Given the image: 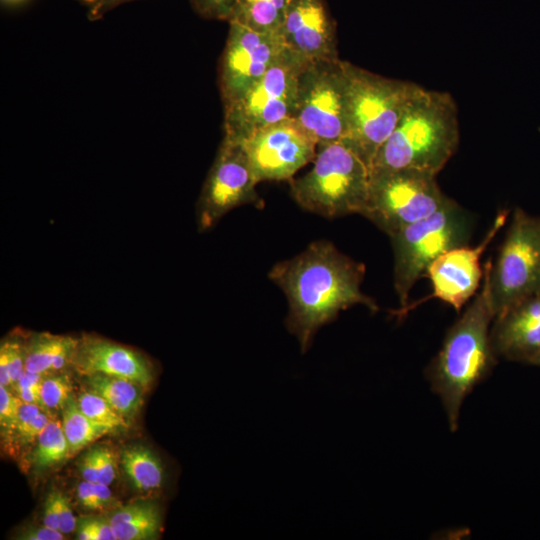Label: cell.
Wrapping results in <instances>:
<instances>
[{"instance_id":"6da1fadb","label":"cell","mask_w":540,"mask_h":540,"mask_svg":"<svg viewBox=\"0 0 540 540\" xmlns=\"http://www.w3.org/2000/svg\"><path fill=\"white\" fill-rule=\"evenodd\" d=\"M365 266L342 254L329 241L311 243L297 256L276 263L269 278L285 293L289 312L287 329L306 352L318 330L339 312L362 304L378 310L376 302L360 289Z\"/></svg>"},{"instance_id":"7a4b0ae2","label":"cell","mask_w":540,"mask_h":540,"mask_svg":"<svg viewBox=\"0 0 540 540\" xmlns=\"http://www.w3.org/2000/svg\"><path fill=\"white\" fill-rule=\"evenodd\" d=\"M492 262L484 264L480 291L448 330L442 347L426 370L432 391L440 398L448 424L456 431L461 406L496 363L490 338L495 315L490 292Z\"/></svg>"},{"instance_id":"3957f363","label":"cell","mask_w":540,"mask_h":540,"mask_svg":"<svg viewBox=\"0 0 540 540\" xmlns=\"http://www.w3.org/2000/svg\"><path fill=\"white\" fill-rule=\"evenodd\" d=\"M459 142L458 111L448 92L419 87L377 151L371 173L415 170L436 176Z\"/></svg>"},{"instance_id":"277c9868","label":"cell","mask_w":540,"mask_h":540,"mask_svg":"<svg viewBox=\"0 0 540 540\" xmlns=\"http://www.w3.org/2000/svg\"><path fill=\"white\" fill-rule=\"evenodd\" d=\"M347 129L343 140L371 169L419 85L389 79L343 60Z\"/></svg>"},{"instance_id":"5b68a950","label":"cell","mask_w":540,"mask_h":540,"mask_svg":"<svg viewBox=\"0 0 540 540\" xmlns=\"http://www.w3.org/2000/svg\"><path fill=\"white\" fill-rule=\"evenodd\" d=\"M289 182L292 198L309 212L326 218L362 215L368 201L370 168L339 140L319 147L312 169Z\"/></svg>"},{"instance_id":"8992f818","label":"cell","mask_w":540,"mask_h":540,"mask_svg":"<svg viewBox=\"0 0 540 540\" xmlns=\"http://www.w3.org/2000/svg\"><path fill=\"white\" fill-rule=\"evenodd\" d=\"M471 218L454 200L390 236L394 251V286L401 309L428 266L444 252L467 245Z\"/></svg>"},{"instance_id":"52a82bcc","label":"cell","mask_w":540,"mask_h":540,"mask_svg":"<svg viewBox=\"0 0 540 540\" xmlns=\"http://www.w3.org/2000/svg\"><path fill=\"white\" fill-rule=\"evenodd\" d=\"M451 199L440 190L435 176L415 170L370 174L363 216L389 236L428 217Z\"/></svg>"},{"instance_id":"ba28073f","label":"cell","mask_w":540,"mask_h":540,"mask_svg":"<svg viewBox=\"0 0 540 540\" xmlns=\"http://www.w3.org/2000/svg\"><path fill=\"white\" fill-rule=\"evenodd\" d=\"M538 290L540 216H533L517 207L490 270V292L495 318Z\"/></svg>"},{"instance_id":"9c48e42d","label":"cell","mask_w":540,"mask_h":540,"mask_svg":"<svg viewBox=\"0 0 540 540\" xmlns=\"http://www.w3.org/2000/svg\"><path fill=\"white\" fill-rule=\"evenodd\" d=\"M305 62L290 51L244 94L224 106V137L244 141L255 131L293 118Z\"/></svg>"},{"instance_id":"30bf717a","label":"cell","mask_w":540,"mask_h":540,"mask_svg":"<svg viewBox=\"0 0 540 540\" xmlns=\"http://www.w3.org/2000/svg\"><path fill=\"white\" fill-rule=\"evenodd\" d=\"M318 148L344 138L347 129L343 60L308 62L298 78L293 115Z\"/></svg>"},{"instance_id":"8fae6325","label":"cell","mask_w":540,"mask_h":540,"mask_svg":"<svg viewBox=\"0 0 540 540\" xmlns=\"http://www.w3.org/2000/svg\"><path fill=\"white\" fill-rule=\"evenodd\" d=\"M257 184L242 142L223 137L197 202L198 230L213 228L236 207L252 204L263 208Z\"/></svg>"},{"instance_id":"7c38bea8","label":"cell","mask_w":540,"mask_h":540,"mask_svg":"<svg viewBox=\"0 0 540 540\" xmlns=\"http://www.w3.org/2000/svg\"><path fill=\"white\" fill-rule=\"evenodd\" d=\"M288 53L279 34L261 33L229 22L218 74L223 106L244 94Z\"/></svg>"},{"instance_id":"4fadbf2b","label":"cell","mask_w":540,"mask_h":540,"mask_svg":"<svg viewBox=\"0 0 540 540\" xmlns=\"http://www.w3.org/2000/svg\"><path fill=\"white\" fill-rule=\"evenodd\" d=\"M242 144L257 183L290 181L299 169L315 160L318 148L293 118L255 131Z\"/></svg>"},{"instance_id":"5bb4252c","label":"cell","mask_w":540,"mask_h":540,"mask_svg":"<svg viewBox=\"0 0 540 540\" xmlns=\"http://www.w3.org/2000/svg\"><path fill=\"white\" fill-rule=\"evenodd\" d=\"M509 211L502 210L494 219L482 241L475 247L467 245L452 248L436 258L427 268L425 277L432 284L430 298L450 304L457 312L477 292L484 277L480 259L488 245L505 224Z\"/></svg>"},{"instance_id":"9a60e30c","label":"cell","mask_w":540,"mask_h":540,"mask_svg":"<svg viewBox=\"0 0 540 540\" xmlns=\"http://www.w3.org/2000/svg\"><path fill=\"white\" fill-rule=\"evenodd\" d=\"M279 35L305 62L338 59L336 24L325 0H290Z\"/></svg>"},{"instance_id":"2e32d148","label":"cell","mask_w":540,"mask_h":540,"mask_svg":"<svg viewBox=\"0 0 540 540\" xmlns=\"http://www.w3.org/2000/svg\"><path fill=\"white\" fill-rule=\"evenodd\" d=\"M490 338L496 356L530 364L540 354V290L496 317Z\"/></svg>"},{"instance_id":"e0dca14e","label":"cell","mask_w":540,"mask_h":540,"mask_svg":"<svg viewBox=\"0 0 540 540\" xmlns=\"http://www.w3.org/2000/svg\"><path fill=\"white\" fill-rule=\"evenodd\" d=\"M80 376L105 374L130 379L148 387L152 370L139 352L95 335L79 337L71 366Z\"/></svg>"},{"instance_id":"ac0fdd59","label":"cell","mask_w":540,"mask_h":540,"mask_svg":"<svg viewBox=\"0 0 540 540\" xmlns=\"http://www.w3.org/2000/svg\"><path fill=\"white\" fill-rule=\"evenodd\" d=\"M79 338L70 335L34 333L26 340L25 370L40 374L63 372L72 360Z\"/></svg>"},{"instance_id":"d6986e66","label":"cell","mask_w":540,"mask_h":540,"mask_svg":"<svg viewBox=\"0 0 540 540\" xmlns=\"http://www.w3.org/2000/svg\"><path fill=\"white\" fill-rule=\"evenodd\" d=\"M108 519L116 540L156 539L162 528L160 508L150 500L121 506Z\"/></svg>"},{"instance_id":"ffe728a7","label":"cell","mask_w":540,"mask_h":540,"mask_svg":"<svg viewBox=\"0 0 540 540\" xmlns=\"http://www.w3.org/2000/svg\"><path fill=\"white\" fill-rule=\"evenodd\" d=\"M90 391L103 397L122 416L136 413L142 405L143 387L130 379L92 374L84 376Z\"/></svg>"},{"instance_id":"44dd1931","label":"cell","mask_w":540,"mask_h":540,"mask_svg":"<svg viewBox=\"0 0 540 540\" xmlns=\"http://www.w3.org/2000/svg\"><path fill=\"white\" fill-rule=\"evenodd\" d=\"M290 0H239L229 22L248 29L279 34Z\"/></svg>"},{"instance_id":"7402d4cb","label":"cell","mask_w":540,"mask_h":540,"mask_svg":"<svg viewBox=\"0 0 540 540\" xmlns=\"http://www.w3.org/2000/svg\"><path fill=\"white\" fill-rule=\"evenodd\" d=\"M120 463L137 490L147 492L162 486L164 470L161 461L149 448L142 445L125 448Z\"/></svg>"},{"instance_id":"603a6c76","label":"cell","mask_w":540,"mask_h":540,"mask_svg":"<svg viewBox=\"0 0 540 540\" xmlns=\"http://www.w3.org/2000/svg\"><path fill=\"white\" fill-rule=\"evenodd\" d=\"M62 428L67 439L70 454H74L96 439L116 429L95 422L82 413L73 395L62 408Z\"/></svg>"},{"instance_id":"cb8c5ba5","label":"cell","mask_w":540,"mask_h":540,"mask_svg":"<svg viewBox=\"0 0 540 540\" xmlns=\"http://www.w3.org/2000/svg\"><path fill=\"white\" fill-rule=\"evenodd\" d=\"M33 465L37 471H45L61 463L70 455L62 422L51 419L37 438Z\"/></svg>"},{"instance_id":"d4e9b609","label":"cell","mask_w":540,"mask_h":540,"mask_svg":"<svg viewBox=\"0 0 540 540\" xmlns=\"http://www.w3.org/2000/svg\"><path fill=\"white\" fill-rule=\"evenodd\" d=\"M77 405L84 415L95 422L115 429L127 427L125 417L93 391L81 392L77 398Z\"/></svg>"},{"instance_id":"484cf974","label":"cell","mask_w":540,"mask_h":540,"mask_svg":"<svg viewBox=\"0 0 540 540\" xmlns=\"http://www.w3.org/2000/svg\"><path fill=\"white\" fill-rule=\"evenodd\" d=\"M72 381L63 372L47 374L40 385L41 406L44 410H59L72 395Z\"/></svg>"},{"instance_id":"4316f807","label":"cell","mask_w":540,"mask_h":540,"mask_svg":"<svg viewBox=\"0 0 540 540\" xmlns=\"http://www.w3.org/2000/svg\"><path fill=\"white\" fill-rule=\"evenodd\" d=\"M77 538L80 540H116L109 519L82 517L77 520Z\"/></svg>"},{"instance_id":"83f0119b","label":"cell","mask_w":540,"mask_h":540,"mask_svg":"<svg viewBox=\"0 0 540 540\" xmlns=\"http://www.w3.org/2000/svg\"><path fill=\"white\" fill-rule=\"evenodd\" d=\"M239 0H189L202 18L229 21Z\"/></svg>"},{"instance_id":"f1b7e54d","label":"cell","mask_w":540,"mask_h":540,"mask_svg":"<svg viewBox=\"0 0 540 540\" xmlns=\"http://www.w3.org/2000/svg\"><path fill=\"white\" fill-rule=\"evenodd\" d=\"M1 346L8 355L11 383L14 386L25 372L26 341L11 338L2 342Z\"/></svg>"},{"instance_id":"f546056e","label":"cell","mask_w":540,"mask_h":540,"mask_svg":"<svg viewBox=\"0 0 540 540\" xmlns=\"http://www.w3.org/2000/svg\"><path fill=\"white\" fill-rule=\"evenodd\" d=\"M50 420L51 418L44 410L30 421L14 428L12 431L15 433L17 440L21 444H29L38 438L39 434L46 427Z\"/></svg>"},{"instance_id":"4dcf8cb0","label":"cell","mask_w":540,"mask_h":540,"mask_svg":"<svg viewBox=\"0 0 540 540\" xmlns=\"http://www.w3.org/2000/svg\"><path fill=\"white\" fill-rule=\"evenodd\" d=\"M98 467V482L110 485L115 479L116 459L115 454L109 447H95Z\"/></svg>"},{"instance_id":"1f68e13d","label":"cell","mask_w":540,"mask_h":540,"mask_svg":"<svg viewBox=\"0 0 540 540\" xmlns=\"http://www.w3.org/2000/svg\"><path fill=\"white\" fill-rule=\"evenodd\" d=\"M20 399L9 393L5 386L0 385V422L6 429H13Z\"/></svg>"},{"instance_id":"d6a6232c","label":"cell","mask_w":540,"mask_h":540,"mask_svg":"<svg viewBox=\"0 0 540 540\" xmlns=\"http://www.w3.org/2000/svg\"><path fill=\"white\" fill-rule=\"evenodd\" d=\"M58 526L63 534H70L77 527V519L73 515L71 504L60 491H58Z\"/></svg>"},{"instance_id":"836d02e7","label":"cell","mask_w":540,"mask_h":540,"mask_svg":"<svg viewBox=\"0 0 540 540\" xmlns=\"http://www.w3.org/2000/svg\"><path fill=\"white\" fill-rule=\"evenodd\" d=\"M64 534L56 529L43 526L30 527L25 529L19 536L21 540H62Z\"/></svg>"},{"instance_id":"e575fe53","label":"cell","mask_w":540,"mask_h":540,"mask_svg":"<svg viewBox=\"0 0 540 540\" xmlns=\"http://www.w3.org/2000/svg\"><path fill=\"white\" fill-rule=\"evenodd\" d=\"M79 472L83 480L92 483L98 482V467L95 448L89 450L81 458L79 462Z\"/></svg>"},{"instance_id":"d590c367","label":"cell","mask_w":540,"mask_h":540,"mask_svg":"<svg viewBox=\"0 0 540 540\" xmlns=\"http://www.w3.org/2000/svg\"><path fill=\"white\" fill-rule=\"evenodd\" d=\"M43 524L49 528L59 530L58 526V490L49 493L44 504Z\"/></svg>"},{"instance_id":"8d00e7d4","label":"cell","mask_w":540,"mask_h":540,"mask_svg":"<svg viewBox=\"0 0 540 540\" xmlns=\"http://www.w3.org/2000/svg\"><path fill=\"white\" fill-rule=\"evenodd\" d=\"M78 500L80 504L90 510H100V504L95 492L94 483L85 481L78 486Z\"/></svg>"},{"instance_id":"74e56055","label":"cell","mask_w":540,"mask_h":540,"mask_svg":"<svg viewBox=\"0 0 540 540\" xmlns=\"http://www.w3.org/2000/svg\"><path fill=\"white\" fill-rule=\"evenodd\" d=\"M136 0H97L92 5H90L88 11V18L90 20H98L102 18L106 13L110 12L112 9Z\"/></svg>"},{"instance_id":"f35d334b","label":"cell","mask_w":540,"mask_h":540,"mask_svg":"<svg viewBox=\"0 0 540 540\" xmlns=\"http://www.w3.org/2000/svg\"><path fill=\"white\" fill-rule=\"evenodd\" d=\"M17 397L26 403L38 404L41 406L40 386L20 387L14 386Z\"/></svg>"},{"instance_id":"ab89813d","label":"cell","mask_w":540,"mask_h":540,"mask_svg":"<svg viewBox=\"0 0 540 540\" xmlns=\"http://www.w3.org/2000/svg\"><path fill=\"white\" fill-rule=\"evenodd\" d=\"M95 492L100 504L101 509L109 507L115 503L112 492L109 489V485H105L99 482L94 483Z\"/></svg>"},{"instance_id":"60d3db41","label":"cell","mask_w":540,"mask_h":540,"mask_svg":"<svg viewBox=\"0 0 540 540\" xmlns=\"http://www.w3.org/2000/svg\"><path fill=\"white\" fill-rule=\"evenodd\" d=\"M0 382L1 385L5 386L6 388L9 385H12L10 377L9 359L7 352L3 346H0Z\"/></svg>"},{"instance_id":"b9f144b4","label":"cell","mask_w":540,"mask_h":540,"mask_svg":"<svg viewBox=\"0 0 540 540\" xmlns=\"http://www.w3.org/2000/svg\"><path fill=\"white\" fill-rule=\"evenodd\" d=\"M2 1H4V2H6V3H15V2H18V1H20V0H2ZM79 1H81V2H83V3H86V4H88V5L90 6V5H92L94 2H96L97 0H79Z\"/></svg>"},{"instance_id":"7bdbcfd3","label":"cell","mask_w":540,"mask_h":540,"mask_svg":"<svg viewBox=\"0 0 540 540\" xmlns=\"http://www.w3.org/2000/svg\"><path fill=\"white\" fill-rule=\"evenodd\" d=\"M530 364L540 366V354L537 355V356L530 362Z\"/></svg>"}]
</instances>
